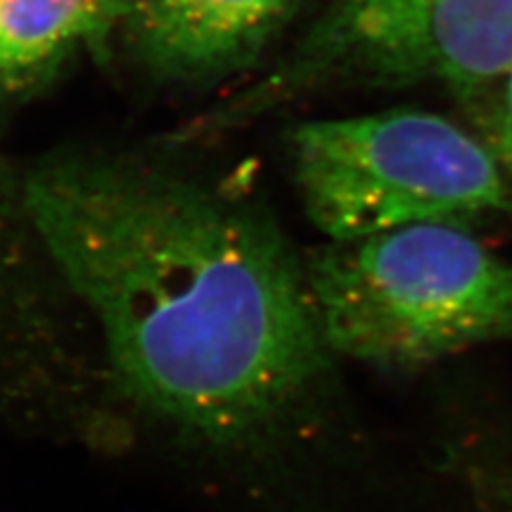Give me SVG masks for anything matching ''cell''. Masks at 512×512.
Masks as SVG:
<instances>
[{"mask_svg": "<svg viewBox=\"0 0 512 512\" xmlns=\"http://www.w3.org/2000/svg\"><path fill=\"white\" fill-rule=\"evenodd\" d=\"M20 192L141 431L256 512L374 500L378 438L346 402L306 267L274 222L124 160H60Z\"/></svg>", "mask_w": 512, "mask_h": 512, "instance_id": "cell-1", "label": "cell"}, {"mask_svg": "<svg viewBox=\"0 0 512 512\" xmlns=\"http://www.w3.org/2000/svg\"><path fill=\"white\" fill-rule=\"evenodd\" d=\"M303 267L338 359L414 372L512 340V261L459 222L329 242Z\"/></svg>", "mask_w": 512, "mask_h": 512, "instance_id": "cell-2", "label": "cell"}, {"mask_svg": "<svg viewBox=\"0 0 512 512\" xmlns=\"http://www.w3.org/2000/svg\"><path fill=\"white\" fill-rule=\"evenodd\" d=\"M288 156L303 210L329 242L512 210L510 171L489 141L434 111L301 122Z\"/></svg>", "mask_w": 512, "mask_h": 512, "instance_id": "cell-3", "label": "cell"}, {"mask_svg": "<svg viewBox=\"0 0 512 512\" xmlns=\"http://www.w3.org/2000/svg\"><path fill=\"white\" fill-rule=\"evenodd\" d=\"M510 71L512 0H331L244 107L329 86L478 92Z\"/></svg>", "mask_w": 512, "mask_h": 512, "instance_id": "cell-4", "label": "cell"}, {"mask_svg": "<svg viewBox=\"0 0 512 512\" xmlns=\"http://www.w3.org/2000/svg\"><path fill=\"white\" fill-rule=\"evenodd\" d=\"M299 0H126L137 56L160 75L220 77L242 69L291 18Z\"/></svg>", "mask_w": 512, "mask_h": 512, "instance_id": "cell-5", "label": "cell"}, {"mask_svg": "<svg viewBox=\"0 0 512 512\" xmlns=\"http://www.w3.org/2000/svg\"><path fill=\"white\" fill-rule=\"evenodd\" d=\"M126 0H0V75L37 73L122 18Z\"/></svg>", "mask_w": 512, "mask_h": 512, "instance_id": "cell-6", "label": "cell"}, {"mask_svg": "<svg viewBox=\"0 0 512 512\" xmlns=\"http://www.w3.org/2000/svg\"><path fill=\"white\" fill-rule=\"evenodd\" d=\"M493 103L489 107V146L500 156L512 173V71L493 88Z\"/></svg>", "mask_w": 512, "mask_h": 512, "instance_id": "cell-7", "label": "cell"}, {"mask_svg": "<svg viewBox=\"0 0 512 512\" xmlns=\"http://www.w3.org/2000/svg\"><path fill=\"white\" fill-rule=\"evenodd\" d=\"M15 205L11 201V190L7 188V182L0 173V252L7 248V235L13 224V207Z\"/></svg>", "mask_w": 512, "mask_h": 512, "instance_id": "cell-8", "label": "cell"}]
</instances>
